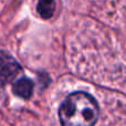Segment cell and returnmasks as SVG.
<instances>
[{
	"label": "cell",
	"instance_id": "3957f363",
	"mask_svg": "<svg viewBox=\"0 0 126 126\" xmlns=\"http://www.w3.org/2000/svg\"><path fill=\"white\" fill-rule=\"evenodd\" d=\"M12 91L17 96L21 98H29L32 95L33 83L27 78H21L17 80L12 85Z\"/></svg>",
	"mask_w": 126,
	"mask_h": 126
},
{
	"label": "cell",
	"instance_id": "7a4b0ae2",
	"mask_svg": "<svg viewBox=\"0 0 126 126\" xmlns=\"http://www.w3.org/2000/svg\"><path fill=\"white\" fill-rule=\"evenodd\" d=\"M19 63L12 57L0 51V90L21 73Z\"/></svg>",
	"mask_w": 126,
	"mask_h": 126
},
{
	"label": "cell",
	"instance_id": "6da1fadb",
	"mask_svg": "<svg viewBox=\"0 0 126 126\" xmlns=\"http://www.w3.org/2000/svg\"><path fill=\"white\" fill-rule=\"evenodd\" d=\"M100 116V109L91 94L78 91L69 94L59 109L61 126H94Z\"/></svg>",
	"mask_w": 126,
	"mask_h": 126
},
{
	"label": "cell",
	"instance_id": "277c9868",
	"mask_svg": "<svg viewBox=\"0 0 126 126\" xmlns=\"http://www.w3.org/2000/svg\"><path fill=\"white\" fill-rule=\"evenodd\" d=\"M55 1L54 0H39L38 3V12L44 19H49L53 16L55 11Z\"/></svg>",
	"mask_w": 126,
	"mask_h": 126
}]
</instances>
